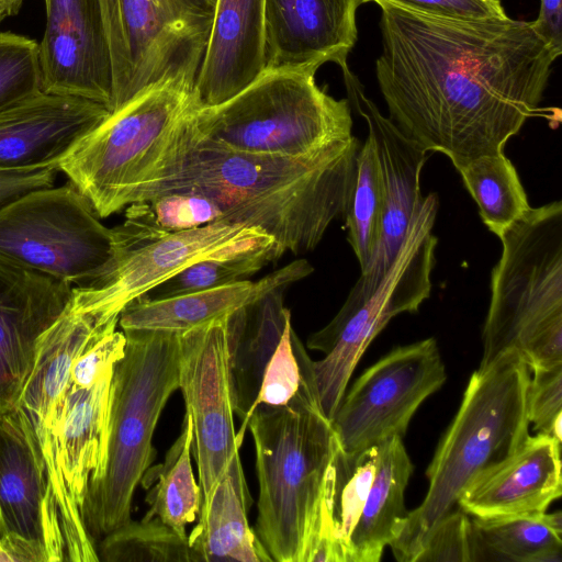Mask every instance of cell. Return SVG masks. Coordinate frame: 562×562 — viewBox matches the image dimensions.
Listing matches in <instances>:
<instances>
[{"label":"cell","mask_w":562,"mask_h":562,"mask_svg":"<svg viewBox=\"0 0 562 562\" xmlns=\"http://www.w3.org/2000/svg\"><path fill=\"white\" fill-rule=\"evenodd\" d=\"M414 465L403 438L376 446L375 473L366 504L350 537L349 562H379L407 517L405 490Z\"/></svg>","instance_id":"83f0119b"},{"label":"cell","mask_w":562,"mask_h":562,"mask_svg":"<svg viewBox=\"0 0 562 562\" xmlns=\"http://www.w3.org/2000/svg\"><path fill=\"white\" fill-rule=\"evenodd\" d=\"M473 562H562V515L558 510L471 518Z\"/></svg>","instance_id":"f1b7e54d"},{"label":"cell","mask_w":562,"mask_h":562,"mask_svg":"<svg viewBox=\"0 0 562 562\" xmlns=\"http://www.w3.org/2000/svg\"><path fill=\"white\" fill-rule=\"evenodd\" d=\"M532 24L539 35L562 54V0H540L539 14Z\"/></svg>","instance_id":"7bdbcfd3"},{"label":"cell","mask_w":562,"mask_h":562,"mask_svg":"<svg viewBox=\"0 0 562 562\" xmlns=\"http://www.w3.org/2000/svg\"><path fill=\"white\" fill-rule=\"evenodd\" d=\"M282 255L274 239L239 246L192 263L151 290L155 295L146 297H171L248 280Z\"/></svg>","instance_id":"1f68e13d"},{"label":"cell","mask_w":562,"mask_h":562,"mask_svg":"<svg viewBox=\"0 0 562 562\" xmlns=\"http://www.w3.org/2000/svg\"><path fill=\"white\" fill-rule=\"evenodd\" d=\"M117 325L119 317L103 322L89 312L74 310L68 303L42 335L33 369L16 404L30 419L37 440L44 434L50 415L60 405L76 359Z\"/></svg>","instance_id":"d4e9b609"},{"label":"cell","mask_w":562,"mask_h":562,"mask_svg":"<svg viewBox=\"0 0 562 562\" xmlns=\"http://www.w3.org/2000/svg\"><path fill=\"white\" fill-rule=\"evenodd\" d=\"M123 331V330H122ZM125 355L114 366L109 397L106 454L82 508L91 539L131 520L134 492L156 458L153 436L179 386V335L128 330Z\"/></svg>","instance_id":"52a82bcc"},{"label":"cell","mask_w":562,"mask_h":562,"mask_svg":"<svg viewBox=\"0 0 562 562\" xmlns=\"http://www.w3.org/2000/svg\"><path fill=\"white\" fill-rule=\"evenodd\" d=\"M41 91L112 105V67L97 0H44Z\"/></svg>","instance_id":"2e32d148"},{"label":"cell","mask_w":562,"mask_h":562,"mask_svg":"<svg viewBox=\"0 0 562 562\" xmlns=\"http://www.w3.org/2000/svg\"><path fill=\"white\" fill-rule=\"evenodd\" d=\"M148 202L156 221L167 231H183L224 221V214L211 199L194 192H173Z\"/></svg>","instance_id":"74e56055"},{"label":"cell","mask_w":562,"mask_h":562,"mask_svg":"<svg viewBox=\"0 0 562 562\" xmlns=\"http://www.w3.org/2000/svg\"><path fill=\"white\" fill-rule=\"evenodd\" d=\"M126 337L113 328L89 346L74 362L70 382L79 387H88L124 357Z\"/></svg>","instance_id":"ab89813d"},{"label":"cell","mask_w":562,"mask_h":562,"mask_svg":"<svg viewBox=\"0 0 562 562\" xmlns=\"http://www.w3.org/2000/svg\"><path fill=\"white\" fill-rule=\"evenodd\" d=\"M278 288L254 304L227 317L231 368L236 391L235 414L243 422L237 431L244 437L251 407L258 396L263 371L291 321Z\"/></svg>","instance_id":"4316f807"},{"label":"cell","mask_w":562,"mask_h":562,"mask_svg":"<svg viewBox=\"0 0 562 562\" xmlns=\"http://www.w3.org/2000/svg\"><path fill=\"white\" fill-rule=\"evenodd\" d=\"M259 484L255 533L277 562H302L338 438L325 415L312 366L282 406L257 405L247 422Z\"/></svg>","instance_id":"5b68a950"},{"label":"cell","mask_w":562,"mask_h":562,"mask_svg":"<svg viewBox=\"0 0 562 562\" xmlns=\"http://www.w3.org/2000/svg\"><path fill=\"white\" fill-rule=\"evenodd\" d=\"M438 196L423 198L408 224L390 269L373 292L356 306H341L334 318L306 340L325 357L313 361L321 406L331 419L351 374L371 341L402 313H415L431 292V272L438 244L432 234Z\"/></svg>","instance_id":"9c48e42d"},{"label":"cell","mask_w":562,"mask_h":562,"mask_svg":"<svg viewBox=\"0 0 562 562\" xmlns=\"http://www.w3.org/2000/svg\"><path fill=\"white\" fill-rule=\"evenodd\" d=\"M46 493L37 436L15 406L0 414V561L48 562Z\"/></svg>","instance_id":"e0dca14e"},{"label":"cell","mask_w":562,"mask_h":562,"mask_svg":"<svg viewBox=\"0 0 562 562\" xmlns=\"http://www.w3.org/2000/svg\"><path fill=\"white\" fill-rule=\"evenodd\" d=\"M458 172L481 220L496 236L531 207L518 172L504 153L474 158Z\"/></svg>","instance_id":"4dcf8cb0"},{"label":"cell","mask_w":562,"mask_h":562,"mask_svg":"<svg viewBox=\"0 0 562 562\" xmlns=\"http://www.w3.org/2000/svg\"><path fill=\"white\" fill-rule=\"evenodd\" d=\"M361 0H263L265 70L315 75L326 63L347 65Z\"/></svg>","instance_id":"ac0fdd59"},{"label":"cell","mask_w":562,"mask_h":562,"mask_svg":"<svg viewBox=\"0 0 562 562\" xmlns=\"http://www.w3.org/2000/svg\"><path fill=\"white\" fill-rule=\"evenodd\" d=\"M227 317L179 335V386L193 423L192 454L205 506L243 436L234 426L236 391L231 368Z\"/></svg>","instance_id":"5bb4252c"},{"label":"cell","mask_w":562,"mask_h":562,"mask_svg":"<svg viewBox=\"0 0 562 562\" xmlns=\"http://www.w3.org/2000/svg\"><path fill=\"white\" fill-rule=\"evenodd\" d=\"M263 71V0H215L213 23L193 89L199 108L227 101Z\"/></svg>","instance_id":"7402d4cb"},{"label":"cell","mask_w":562,"mask_h":562,"mask_svg":"<svg viewBox=\"0 0 562 562\" xmlns=\"http://www.w3.org/2000/svg\"><path fill=\"white\" fill-rule=\"evenodd\" d=\"M57 169L0 172V207L32 190L54 187Z\"/></svg>","instance_id":"b9f144b4"},{"label":"cell","mask_w":562,"mask_h":562,"mask_svg":"<svg viewBox=\"0 0 562 562\" xmlns=\"http://www.w3.org/2000/svg\"><path fill=\"white\" fill-rule=\"evenodd\" d=\"M191 123L199 138L250 155L307 156L352 136L348 100L292 70H265L227 101L198 106Z\"/></svg>","instance_id":"ba28073f"},{"label":"cell","mask_w":562,"mask_h":562,"mask_svg":"<svg viewBox=\"0 0 562 562\" xmlns=\"http://www.w3.org/2000/svg\"><path fill=\"white\" fill-rule=\"evenodd\" d=\"M194 81L162 80L111 112L60 160L63 171L100 218L133 204L169 178L187 147L199 106Z\"/></svg>","instance_id":"277c9868"},{"label":"cell","mask_w":562,"mask_h":562,"mask_svg":"<svg viewBox=\"0 0 562 562\" xmlns=\"http://www.w3.org/2000/svg\"><path fill=\"white\" fill-rule=\"evenodd\" d=\"M527 417L537 434L562 441V364L530 371Z\"/></svg>","instance_id":"8d00e7d4"},{"label":"cell","mask_w":562,"mask_h":562,"mask_svg":"<svg viewBox=\"0 0 562 562\" xmlns=\"http://www.w3.org/2000/svg\"><path fill=\"white\" fill-rule=\"evenodd\" d=\"M7 16L5 12L0 8V23Z\"/></svg>","instance_id":"f6af8a7d"},{"label":"cell","mask_w":562,"mask_h":562,"mask_svg":"<svg viewBox=\"0 0 562 562\" xmlns=\"http://www.w3.org/2000/svg\"><path fill=\"white\" fill-rule=\"evenodd\" d=\"M252 504L239 452L229 461L211 498L199 512V522L188 536L200 562H272L249 527Z\"/></svg>","instance_id":"484cf974"},{"label":"cell","mask_w":562,"mask_h":562,"mask_svg":"<svg viewBox=\"0 0 562 562\" xmlns=\"http://www.w3.org/2000/svg\"><path fill=\"white\" fill-rule=\"evenodd\" d=\"M375 77L390 119L457 170L504 153L540 102L561 56L532 21L454 19L380 3Z\"/></svg>","instance_id":"6da1fadb"},{"label":"cell","mask_w":562,"mask_h":562,"mask_svg":"<svg viewBox=\"0 0 562 562\" xmlns=\"http://www.w3.org/2000/svg\"><path fill=\"white\" fill-rule=\"evenodd\" d=\"M313 270L308 261L299 259L257 282L244 280L165 299L142 296L122 310L119 325L123 331L155 330L181 335L247 307L278 288H288Z\"/></svg>","instance_id":"603a6c76"},{"label":"cell","mask_w":562,"mask_h":562,"mask_svg":"<svg viewBox=\"0 0 562 562\" xmlns=\"http://www.w3.org/2000/svg\"><path fill=\"white\" fill-rule=\"evenodd\" d=\"M22 3L23 0H0V8L10 16L19 13Z\"/></svg>","instance_id":"ee69618b"},{"label":"cell","mask_w":562,"mask_h":562,"mask_svg":"<svg viewBox=\"0 0 562 562\" xmlns=\"http://www.w3.org/2000/svg\"><path fill=\"white\" fill-rule=\"evenodd\" d=\"M40 91L38 43L0 32V111Z\"/></svg>","instance_id":"d590c367"},{"label":"cell","mask_w":562,"mask_h":562,"mask_svg":"<svg viewBox=\"0 0 562 562\" xmlns=\"http://www.w3.org/2000/svg\"><path fill=\"white\" fill-rule=\"evenodd\" d=\"M359 148L352 135L307 156L250 155L199 138L190 121L172 176L144 190L136 202L199 193L217 204L224 221L257 227L282 254L302 255L317 247L334 220L346 216Z\"/></svg>","instance_id":"7a4b0ae2"},{"label":"cell","mask_w":562,"mask_h":562,"mask_svg":"<svg viewBox=\"0 0 562 562\" xmlns=\"http://www.w3.org/2000/svg\"><path fill=\"white\" fill-rule=\"evenodd\" d=\"M72 285L0 263V414L16 406L42 335L72 296Z\"/></svg>","instance_id":"d6986e66"},{"label":"cell","mask_w":562,"mask_h":562,"mask_svg":"<svg viewBox=\"0 0 562 562\" xmlns=\"http://www.w3.org/2000/svg\"><path fill=\"white\" fill-rule=\"evenodd\" d=\"M350 108L364 120L368 136L372 139L379 160L385 209L382 234L375 254L360 272L344 306L351 307L364 301L390 269L407 231L412 216L419 205L422 169L428 151L406 136L396 124L384 116L366 94L360 79L348 64L340 68Z\"/></svg>","instance_id":"9a60e30c"},{"label":"cell","mask_w":562,"mask_h":562,"mask_svg":"<svg viewBox=\"0 0 562 562\" xmlns=\"http://www.w3.org/2000/svg\"><path fill=\"white\" fill-rule=\"evenodd\" d=\"M376 465V446L345 450L339 441L328 464L302 562H349L350 537Z\"/></svg>","instance_id":"cb8c5ba5"},{"label":"cell","mask_w":562,"mask_h":562,"mask_svg":"<svg viewBox=\"0 0 562 562\" xmlns=\"http://www.w3.org/2000/svg\"><path fill=\"white\" fill-rule=\"evenodd\" d=\"M193 423L186 413L181 432L166 453L165 461L149 467L140 483L149 488L145 501L149 506L145 519L159 518L181 536H188L186 526L195 520L202 504V492L196 483L191 453Z\"/></svg>","instance_id":"f546056e"},{"label":"cell","mask_w":562,"mask_h":562,"mask_svg":"<svg viewBox=\"0 0 562 562\" xmlns=\"http://www.w3.org/2000/svg\"><path fill=\"white\" fill-rule=\"evenodd\" d=\"M497 237L479 368L507 352L530 371L562 364V202L530 207Z\"/></svg>","instance_id":"8992f818"},{"label":"cell","mask_w":562,"mask_h":562,"mask_svg":"<svg viewBox=\"0 0 562 562\" xmlns=\"http://www.w3.org/2000/svg\"><path fill=\"white\" fill-rule=\"evenodd\" d=\"M391 3L426 14L454 19H487L507 16L501 0H361Z\"/></svg>","instance_id":"60d3db41"},{"label":"cell","mask_w":562,"mask_h":562,"mask_svg":"<svg viewBox=\"0 0 562 562\" xmlns=\"http://www.w3.org/2000/svg\"><path fill=\"white\" fill-rule=\"evenodd\" d=\"M473 562L471 518L457 507L430 532L416 562Z\"/></svg>","instance_id":"f35d334b"},{"label":"cell","mask_w":562,"mask_h":562,"mask_svg":"<svg viewBox=\"0 0 562 562\" xmlns=\"http://www.w3.org/2000/svg\"><path fill=\"white\" fill-rule=\"evenodd\" d=\"M99 218L70 181L24 193L0 207V263L92 288L113 249Z\"/></svg>","instance_id":"7c38bea8"},{"label":"cell","mask_w":562,"mask_h":562,"mask_svg":"<svg viewBox=\"0 0 562 562\" xmlns=\"http://www.w3.org/2000/svg\"><path fill=\"white\" fill-rule=\"evenodd\" d=\"M112 259L88 289L72 288L69 305L103 322L120 317L131 302L192 263L239 246L273 239L257 227L218 221L183 231L161 227L148 202L128 205L124 222L111 228Z\"/></svg>","instance_id":"30bf717a"},{"label":"cell","mask_w":562,"mask_h":562,"mask_svg":"<svg viewBox=\"0 0 562 562\" xmlns=\"http://www.w3.org/2000/svg\"><path fill=\"white\" fill-rule=\"evenodd\" d=\"M312 362L289 321L263 371L260 390L250 414L260 404L277 407L291 401Z\"/></svg>","instance_id":"e575fe53"},{"label":"cell","mask_w":562,"mask_h":562,"mask_svg":"<svg viewBox=\"0 0 562 562\" xmlns=\"http://www.w3.org/2000/svg\"><path fill=\"white\" fill-rule=\"evenodd\" d=\"M109 110L89 100L38 93L0 111V172L54 168Z\"/></svg>","instance_id":"ffe728a7"},{"label":"cell","mask_w":562,"mask_h":562,"mask_svg":"<svg viewBox=\"0 0 562 562\" xmlns=\"http://www.w3.org/2000/svg\"><path fill=\"white\" fill-rule=\"evenodd\" d=\"M97 1L112 67L110 113L162 80L195 82L215 0Z\"/></svg>","instance_id":"8fae6325"},{"label":"cell","mask_w":562,"mask_h":562,"mask_svg":"<svg viewBox=\"0 0 562 562\" xmlns=\"http://www.w3.org/2000/svg\"><path fill=\"white\" fill-rule=\"evenodd\" d=\"M560 451L557 439L529 435L514 453L471 482L458 507L477 518L546 513L562 494Z\"/></svg>","instance_id":"44dd1931"},{"label":"cell","mask_w":562,"mask_h":562,"mask_svg":"<svg viewBox=\"0 0 562 562\" xmlns=\"http://www.w3.org/2000/svg\"><path fill=\"white\" fill-rule=\"evenodd\" d=\"M97 553L104 562H200L188 536L157 517L128 520L100 539Z\"/></svg>","instance_id":"836d02e7"},{"label":"cell","mask_w":562,"mask_h":562,"mask_svg":"<svg viewBox=\"0 0 562 562\" xmlns=\"http://www.w3.org/2000/svg\"><path fill=\"white\" fill-rule=\"evenodd\" d=\"M530 374L516 352H507L472 373L460 407L426 470V496L408 512L390 544L397 561L416 562L435 526L458 507L471 482L508 458L529 436Z\"/></svg>","instance_id":"3957f363"},{"label":"cell","mask_w":562,"mask_h":562,"mask_svg":"<svg viewBox=\"0 0 562 562\" xmlns=\"http://www.w3.org/2000/svg\"><path fill=\"white\" fill-rule=\"evenodd\" d=\"M385 209L384 188L372 139L368 136L357 156L353 191L345 216L348 241L360 272L370 265L379 246Z\"/></svg>","instance_id":"d6a6232c"},{"label":"cell","mask_w":562,"mask_h":562,"mask_svg":"<svg viewBox=\"0 0 562 562\" xmlns=\"http://www.w3.org/2000/svg\"><path fill=\"white\" fill-rule=\"evenodd\" d=\"M446 380L434 337L393 348L346 390L331 418L340 446L355 452L403 438L418 407Z\"/></svg>","instance_id":"4fadbf2b"}]
</instances>
